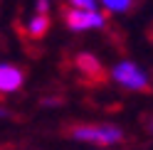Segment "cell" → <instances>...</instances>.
<instances>
[{
    "instance_id": "cell-1",
    "label": "cell",
    "mask_w": 153,
    "mask_h": 150,
    "mask_svg": "<svg viewBox=\"0 0 153 150\" xmlns=\"http://www.w3.org/2000/svg\"><path fill=\"white\" fill-rule=\"evenodd\" d=\"M72 138L94 145H114L123 138V133L114 126H79L72 130Z\"/></svg>"
},
{
    "instance_id": "cell-2",
    "label": "cell",
    "mask_w": 153,
    "mask_h": 150,
    "mask_svg": "<svg viewBox=\"0 0 153 150\" xmlns=\"http://www.w3.org/2000/svg\"><path fill=\"white\" fill-rule=\"evenodd\" d=\"M64 22L69 30L74 32H84V30H97V27H104V15L97 12V7L89 10V7H69L64 10Z\"/></svg>"
},
{
    "instance_id": "cell-3",
    "label": "cell",
    "mask_w": 153,
    "mask_h": 150,
    "mask_svg": "<svg viewBox=\"0 0 153 150\" xmlns=\"http://www.w3.org/2000/svg\"><path fill=\"white\" fill-rule=\"evenodd\" d=\"M111 76H114V81H116L119 86H123V89H133V91L148 89V76H146V71H141L133 62H119L116 67H114Z\"/></svg>"
},
{
    "instance_id": "cell-4",
    "label": "cell",
    "mask_w": 153,
    "mask_h": 150,
    "mask_svg": "<svg viewBox=\"0 0 153 150\" xmlns=\"http://www.w3.org/2000/svg\"><path fill=\"white\" fill-rule=\"evenodd\" d=\"M22 86V71L13 64H0V93H13Z\"/></svg>"
},
{
    "instance_id": "cell-5",
    "label": "cell",
    "mask_w": 153,
    "mask_h": 150,
    "mask_svg": "<svg viewBox=\"0 0 153 150\" xmlns=\"http://www.w3.org/2000/svg\"><path fill=\"white\" fill-rule=\"evenodd\" d=\"M47 30H50V17H47V12H37L32 20L27 22V35H30L32 40H42L47 35Z\"/></svg>"
},
{
    "instance_id": "cell-6",
    "label": "cell",
    "mask_w": 153,
    "mask_h": 150,
    "mask_svg": "<svg viewBox=\"0 0 153 150\" xmlns=\"http://www.w3.org/2000/svg\"><path fill=\"white\" fill-rule=\"evenodd\" d=\"M76 64H79V69H82V71L94 74V76H99V71H101L97 57H91V54H79V57H76Z\"/></svg>"
},
{
    "instance_id": "cell-7",
    "label": "cell",
    "mask_w": 153,
    "mask_h": 150,
    "mask_svg": "<svg viewBox=\"0 0 153 150\" xmlns=\"http://www.w3.org/2000/svg\"><path fill=\"white\" fill-rule=\"evenodd\" d=\"M101 3L106 5V10H111V12H126L133 0H101Z\"/></svg>"
},
{
    "instance_id": "cell-8",
    "label": "cell",
    "mask_w": 153,
    "mask_h": 150,
    "mask_svg": "<svg viewBox=\"0 0 153 150\" xmlns=\"http://www.w3.org/2000/svg\"><path fill=\"white\" fill-rule=\"evenodd\" d=\"M69 3H72L74 7H89V10L97 7V0H69Z\"/></svg>"
},
{
    "instance_id": "cell-9",
    "label": "cell",
    "mask_w": 153,
    "mask_h": 150,
    "mask_svg": "<svg viewBox=\"0 0 153 150\" xmlns=\"http://www.w3.org/2000/svg\"><path fill=\"white\" fill-rule=\"evenodd\" d=\"M37 12H47V10H50V0H37Z\"/></svg>"
},
{
    "instance_id": "cell-10",
    "label": "cell",
    "mask_w": 153,
    "mask_h": 150,
    "mask_svg": "<svg viewBox=\"0 0 153 150\" xmlns=\"http://www.w3.org/2000/svg\"><path fill=\"white\" fill-rule=\"evenodd\" d=\"M0 118H7V111L5 108H0Z\"/></svg>"
},
{
    "instance_id": "cell-11",
    "label": "cell",
    "mask_w": 153,
    "mask_h": 150,
    "mask_svg": "<svg viewBox=\"0 0 153 150\" xmlns=\"http://www.w3.org/2000/svg\"><path fill=\"white\" fill-rule=\"evenodd\" d=\"M148 130H151V133H153V118H151V123H148Z\"/></svg>"
}]
</instances>
